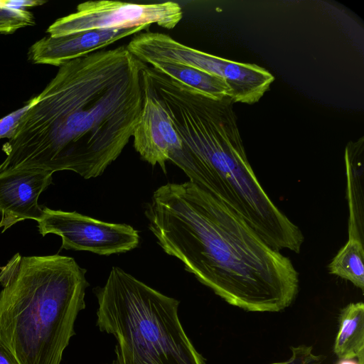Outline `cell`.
<instances>
[{
  "mask_svg": "<svg viewBox=\"0 0 364 364\" xmlns=\"http://www.w3.org/2000/svg\"><path fill=\"white\" fill-rule=\"evenodd\" d=\"M53 173L34 170L0 172V228L2 232L25 220L38 221L43 209L38 198L52 183Z\"/></svg>",
  "mask_w": 364,
  "mask_h": 364,
  "instance_id": "9",
  "label": "cell"
},
{
  "mask_svg": "<svg viewBox=\"0 0 364 364\" xmlns=\"http://www.w3.org/2000/svg\"><path fill=\"white\" fill-rule=\"evenodd\" d=\"M145 215L163 250L228 304L275 313L296 299L299 279L291 260L191 181L159 187Z\"/></svg>",
  "mask_w": 364,
  "mask_h": 364,
  "instance_id": "2",
  "label": "cell"
},
{
  "mask_svg": "<svg viewBox=\"0 0 364 364\" xmlns=\"http://www.w3.org/2000/svg\"><path fill=\"white\" fill-rule=\"evenodd\" d=\"M36 102V96L30 99L22 107L0 119V139H10L22 117Z\"/></svg>",
  "mask_w": 364,
  "mask_h": 364,
  "instance_id": "17",
  "label": "cell"
},
{
  "mask_svg": "<svg viewBox=\"0 0 364 364\" xmlns=\"http://www.w3.org/2000/svg\"><path fill=\"white\" fill-rule=\"evenodd\" d=\"M42 236L52 233L62 239V249L89 251L110 255L130 251L137 247L139 235L127 224L110 223L77 212L43 208L37 221Z\"/></svg>",
  "mask_w": 364,
  "mask_h": 364,
  "instance_id": "7",
  "label": "cell"
},
{
  "mask_svg": "<svg viewBox=\"0 0 364 364\" xmlns=\"http://www.w3.org/2000/svg\"><path fill=\"white\" fill-rule=\"evenodd\" d=\"M333 352L339 359L357 358L364 364V304L350 303L340 312Z\"/></svg>",
  "mask_w": 364,
  "mask_h": 364,
  "instance_id": "12",
  "label": "cell"
},
{
  "mask_svg": "<svg viewBox=\"0 0 364 364\" xmlns=\"http://www.w3.org/2000/svg\"><path fill=\"white\" fill-rule=\"evenodd\" d=\"M144 63L121 46L59 67L2 146L0 172L103 173L121 154L140 117Z\"/></svg>",
  "mask_w": 364,
  "mask_h": 364,
  "instance_id": "1",
  "label": "cell"
},
{
  "mask_svg": "<svg viewBox=\"0 0 364 364\" xmlns=\"http://www.w3.org/2000/svg\"><path fill=\"white\" fill-rule=\"evenodd\" d=\"M291 355L287 360L268 364H321L325 360L323 355H316L313 347L306 345L291 346Z\"/></svg>",
  "mask_w": 364,
  "mask_h": 364,
  "instance_id": "16",
  "label": "cell"
},
{
  "mask_svg": "<svg viewBox=\"0 0 364 364\" xmlns=\"http://www.w3.org/2000/svg\"><path fill=\"white\" fill-rule=\"evenodd\" d=\"M363 139L349 143L345 151L347 199L349 208L348 237L364 242L363 233Z\"/></svg>",
  "mask_w": 364,
  "mask_h": 364,
  "instance_id": "11",
  "label": "cell"
},
{
  "mask_svg": "<svg viewBox=\"0 0 364 364\" xmlns=\"http://www.w3.org/2000/svg\"><path fill=\"white\" fill-rule=\"evenodd\" d=\"M139 60L157 59L183 65L221 77L230 90L232 102H257L274 81L266 69L255 64L224 59L185 46L154 32L136 35L127 46Z\"/></svg>",
  "mask_w": 364,
  "mask_h": 364,
  "instance_id": "5",
  "label": "cell"
},
{
  "mask_svg": "<svg viewBox=\"0 0 364 364\" xmlns=\"http://www.w3.org/2000/svg\"><path fill=\"white\" fill-rule=\"evenodd\" d=\"M144 63L150 64L154 70L206 97L215 100L230 97V90L220 77L183 65L157 59H149Z\"/></svg>",
  "mask_w": 364,
  "mask_h": 364,
  "instance_id": "13",
  "label": "cell"
},
{
  "mask_svg": "<svg viewBox=\"0 0 364 364\" xmlns=\"http://www.w3.org/2000/svg\"><path fill=\"white\" fill-rule=\"evenodd\" d=\"M6 4L14 8L25 9L26 7H33L42 5L45 1H6Z\"/></svg>",
  "mask_w": 364,
  "mask_h": 364,
  "instance_id": "18",
  "label": "cell"
},
{
  "mask_svg": "<svg viewBox=\"0 0 364 364\" xmlns=\"http://www.w3.org/2000/svg\"><path fill=\"white\" fill-rule=\"evenodd\" d=\"M93 292L96 324L116 340V356L107 364H206L181 323L177 299L118 267Z\"/></svg>",
  "mask_w": 364,
  "mask_h": 364,
  "instance_id": "4",
  "label": "cell"
},
{
  "mask_svg": "<svg viewBox=\"0 0 364 364\" xmlns=\"http://www.w3.org/2000/svg\"><path fill=\"white\" fill-rule=\"evenodd\" d=\"M149 27L144 25L126 28L95 29L56 38L48 36L30 47L28 59L33 64L60 67Z\"/></svg>",
  "mask_w": 364,
  "mask_h": 364,
  "instance_id": "10",
  "label": "cell"
},
{
  "mask_svg": "<svg viewBox=\"0 0 364 364\" xmlns=\"http://www.w3.org/2000/svg\"><path fill=\"white\" fill-rule=\"evenodd\" d=\"M336 364H360L358 360L355 359H339Z\"/></svg>",
  "mask_w": 364,
  "mask_h": 364,
  "instance_id": "20",
  "label": "cell"
},
{
  "mask_svg": "<svg viewBox=\"0 0 364 364\" xmlns=\"http://www.w3.org/2000/svg\"><path fill=\"white\" fill-rule=\"evenodd\" d=\"M86 269L60 255L16 253L0 271V344L18 364H60L85 308Z\"/></svg>",
  "mask_w": 364,
  "mask_h": 364,
  "instance_id": "3",
  "label": "cell"
},
{
  "mask_svg": "<svg viewBox=\"0 0 364 364\" xmlns=\"http://www.w3.org/2000/svg\"><path fill=\"white\" fill-rule=\"evenodd\" d=\"M35 24L32 13L26 9L11 7L6 1H0V35L12 34L18 29Z\"/></svg>",
  "mask_w": 364,
  "mask_h": 364,
  "instance_id": "15",
  "label": "cell"
},
{
  "mask_svg": "<svg viewBox=\"0 0 364 364\" xmlns=\"http://www.w3.org/2000/svg\"><path fill=\"white\" fill-rule=\"evenodd\" d=\"M141 76L142 107L132 135L134 146L143 160L152 166L159 164L166 173V162L181 150V140L148 78L142 72Z\"/></svg>",
  "mask_w": 364,
  "mask_h": 364,
  "instance_id": "8",
  "label": "cell"
},
{
  "mask_svg": "<svg viewBox=\"0 0 364 364\" xmlns=\"http://www.w3.org/2000/svg\"><path fill=\"white\" fill-rule=\"evenodd\" d=\"M0 364H18L14 356L0 344Z\"/></svg>",
  "mask_w": 364,
  "mask_h": 364,
  "instance_id": "19",
  "label": "cell"
},
{
  "mask_svg": "<svg viewBox=\"0 0 364 364\" xmlns=\"http://www.w3.org/2000/svg\"><path fill=\"white\" fill-rule=\"evenodd\" d=\"M364 242L348 237L328 264V272L350 282L363 291L364 289Z\"/></svg>",
  "mask_w": 364,
  "mask_h": 364,
  "instance_id": "14",
  "label": "cell"
},
{
  "mask_svg": "<svg viewBox=\"0 0 364 364\" xmlns=\"http://www.w3.org/2000/svg\"><path fill=\"white\" fill-rule=\"evenodd\" d=\"M182 17L181 7L173 1L140 4L89 1L78 4L75 13L57 19L46 32L56 38L89 30L126 28L153 23L171 29Z\"/></svg>",
  "mask_w": 364,
  "mask_h": 364,
  "instance_id": "6",
  "label": "cell"
}]
</instances>
